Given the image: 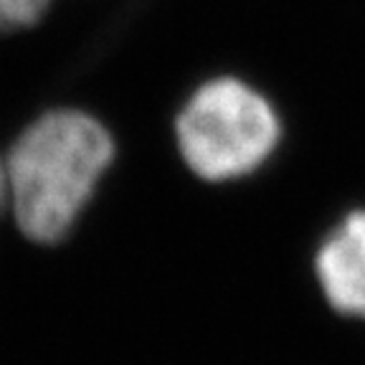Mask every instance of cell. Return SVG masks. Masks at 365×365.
<instances>
[{
    "label": "cell",
    "instance_id": "1",
    "mask_svg": "<svg viewBox=\"0 0 365 365\" xmlns=\"http://www.w3.org/2000/svg\"><path fill=\"white\" fill-rule=\"evenodd\" d=\"M114 160V137L76 104L48 107L6 155L8 208L26 239L58 244L76 226Z\"/></svg>",
    "mask_w": 365,
    "mask_h": 365
},
{
    "label": "cell",
    "instance_id": "2",
    "mask_svg": "<svg viewBox=\"0 0 365 365\" xmlns=\"http://www.w3.org/2000/svg\"><path fill=\"white\" fill-rule=\"evenodd\" d=\"M173 127L182 163L211 182L259 170L282 140V120L272 99L234 74L195 84Z\"/></svg>",
    "mask_w": 365,
    "mask_h": 365
},
{
    "label": "cell",
    "instance_id": "3",
    "mask_svg": "<svg viewBox=\"0 0 365 365\" xmlns=\"http://www.w3.org/2000/svg\"><path fill=\"white\" fill-rule=\"evenodd\" d=\"M314 272L337 312L365 319V211H353L327 234Z\"/></svg>",
    "mask_w": 365,
    "mask_h": 365
},
{
    "label": "cell",
    "instance_id": "4",
    "mask_svg": "<svg viewBox=\"0 0 365 365\" xmlns=\"http://www.w3.org/2000/svg\"><path fill=\"white\" fill-rule=\"evenodd\" d=\"M58 0H0V36L36 29Z\"/></svg>",
    "mask_w": 365,
    "mask_h": 365
},
{
    "label": "cell",
    "instance_id": "5",
    "mask_svg": "<svg viewBox=\"0 0 365 365\" xmlns=\"http://www.w3.org/2000/svg\"><path fill=\"white\" fill-rule=\"evenodd\" d=\"M8 205V180H6V160H0V211Z\"/></svg>",
    "mask_w": 365,
    "mask_h": 365
}]
</instances>
